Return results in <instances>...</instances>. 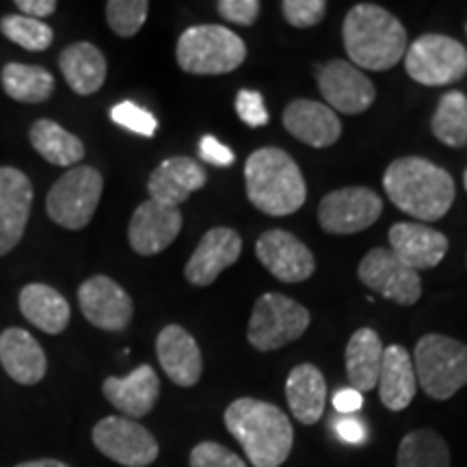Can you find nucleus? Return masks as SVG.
Returning a JSON list of instances; mask_svg holds the SVG:
<instances>
[{
    "mask_svg": "<svg viewBox=\"0 0 467 467\" xmlns=\"http://www.w3.org/2000/svg\"><path fill=\"white\" fill-rule=\"evenodd\" d=\"M379 399L389 411H402L411 405L418 389L416 368L411 355L399 344L383 348L381 372H379Z\"/></svg>",
    "mask_w": 467,
    "mask_h": 467,
    "instance_id": "25",
    "label": "nucleus"
},
{
    "mask_svg": "<svg viewBox=\"0 0 467 467\" xmlns=\"http://www.w3.org/2000/svg\"><path fill=\"white\" fill-rule=\"evenodd\" d=\"M104 191V178L98 169L72 167L52 184L46 197V213L66 230H83L91 223Z\"/></svg>",
    "mask_w": 467,
    "mask_h": 467,
    "instance_id": "7",
    "label": "nucleus"
},
{
    "mask_svg": "<svg viewBox=\"0 0 467 467\" xmlns=\"http://www.w3.org/2000/svg\"><path fill=\"white\" fill-rule=\"evenodd\" d=\"M255 255L268 268L273 277L284 284L306 282L317 271L312 251L295 234L284 230H268L255 243Z\"/></svg>",
    "mask_w": 467,
    "mask_h": 467,
    "instance_id": "14",
    "label": "nucleus"
},
{
    "mask_svg": "<svg viewBox=\"0 0 467 467\" xmlns=\"http://www.w3.org/2000/svg\"><path fill=\"white\" fill-rule=\"evenodd\" d=\"M16 467H69L67 463L57 459H37V461H25V463L16 465Z\"/></svg>",
    "mask_w": 467,
    "mask_h": 467,
    "instance_id": "45",
    "label": "nucleus"
},
{
    "mask_svg": "<svg viewBox=\"0 0 467 467\" xmlns=\"http://www.w3.org/2000/svg\"><path fill=\"white\" fill-rule=\"evenodd\" d=\"M0 33L17 46H22L25 50L31 52H42L50 48L55 33L52 28L42 20H35V17H26L22 14H11L5 16L0 20Z\"/></svg>",
    "mask_w": 467,
    "mask_h": 467,
    "instance_id": "34",
    "label": "nucleus"
},
{
    "mask_svg": "<svg viewBox=\"0 0 467 467\" xmlns=\"http://www.w3.org/2000/svg\"><path fill=\"white\" fill-rule=\"evenodd\" d=\"M58 67L69 89L78 96H93L107 80V58L89 42H76L58 55Z\"/></svg>",
    "mask_w": 467,
    "mask_h": 467,
    "instance_id": "26",
    "label": "nucleus"
},
{
    "mask_svg": "<svg viewBox=\"0 0 467 467\" xmlns=\"http://www.w3.org/2000/svg\"><path fill=\"white\" fill-rule=\"evenodd\" d=\"M325 0H284L282 14L290 26L309 28L317 26L325 17Z\"/></svg>",
    "mask_w": 467,
    "mask_h": 467,
    "instance_id": "38",
    "label": "nucleus"
},
{
    "mask_svg": "<svg viewBox=\"0 0 467 467\" xmlns=\"http://www.w3.org/2000/svg\"><path fill=\"white\" fill-rule=\"evenodd\" d=\"M405 69L416 83L426 87L457 83L467 74V50L446 35H422L407 48Z\"/></svg>",
    "mask_w": 467,
    "mask_h": 467,
    "instance_id": "9",
    "label": "nucleus"
},
{
    "mask_svg": "<svg viewBox=\"0 0 467 467\" xmlns=\"http://www.w3.org/2000/svg\"><path fill=\"white\" fill-rule=\"evenodd\" d=\"M0 83L11 100L25 104L46 102L55 91V78L42 66L7 63L0 72Z\"/></svg>",
    "mask_w": 467,
    "mask_h": 467,
    "instance_id": "31",
    "label": "nucleus"
},
{
    "mask_svg": "<svg viewBox=\"0 0 467 467\" xmlns=\"http://www.w3.org/2000/svg\"><path fill=\"white\" fill-rule=\"evenodd\" d=\"M20 312L44 334L57 336L67 329L72 309L61 292L46 284H28L20 292Z\"/></svg>",
    "mask_w": 467,
    "mask_h": 467,
    "instance_id": "27",
    "label": "nucleus"
},
{
    "mask_svg": "<svg viewBox=\"0 0 467 467\" xmlns=\"http://www.w3.org/2000/svg\"><path fill=\"white\" fill-rule=\"evenodd\" d=\"M33 206V184L25 171L0 167V258L25 236Z\"/></svg>",
    "mask_w": 467,
    "mask_h": 467,
    "instance_id": "16",
    "label": "nucleus"
},
{
    "mask_svg": "<svg viewBox=\"0 0 467 467\" xmlns=\"http://www.w3.org/2000/svg\"><path fill=\"white\" fill-rule=\"evenodd\" d=\"M396 467H451V451L435 431H411L402 437Z\"/></svg>",
    "mask_w": 467,
    "mask_h": 467,
    "instance_id": "32",
    "label": "nucleus"
},
{
    "mask_svg": "<svg viewBox=\"0 0 467 467\" xmlns=\"http://www.w3.org/2000/svg\"><path fill=\"white\" fill-rule=\"evenodd\" d=\"M200 156H202V161H206L214 167H230L234 159H236V156H234V151L227 148V145L221 143L217 137H213V134L202 137Z\"/></svg>",
    "mask_w": 467,
    "mask_h": 467,
    "instance_id": "41",
    "label": "nucleus"
},
{
    "mask_svg": "<svg viewBox=\"0 0 467 467\" xmlns=\"http://www.w3.org/2000/svg\"><path fill=\"white\" fill-rule=\"evenodd\" d=\"M284 126L292 137L312 148H329L342 134L340 117L314 100L290 102L284 110Z\"/></svg>",
    "mask_w": 467,
    "mask_h": 467,
    "instance_id": "24",
    "label": "nucleus"
},
{
    "mask_svg": "<svg viewBox=\"0 0 467 467\" xmlns=\"http://www.w3.org/2000/svg\"><path fill=\"white\" fill-rule=\"evenodd\" d=\"M463 184H465V191H467V169H465V173H463Z\"/></svg>",
    "mask_w": 467,
    "mask_h": 467,
    "instance_id": "46",
    "label": "nucleus"
},
{
    "mask_svg": "<svg viewBox=\"0 0 467 467\" xmlns=\"http://www.w3.org/2000/svg\"><path fill=\"white\" fill-rule=\"evenodd\" d=\"M411 359L418 383L431 399L448 400L467 385V344L454 337L426 334Z\"/></svg>",
    "mask_w": 467,
    "mask_h": 467,
    "instance_id": "6",
    "label": "nucleus"
},
{
    "mask_svg": "<svg viewBox=\"0 0 467 467\" xmlns=\"http://www.w3.org/2000/svg\"><path fill=\"white\" fill-rule=\"evenodd\" d=\"M383 361V342L377 331L358 329L347 344V375L358 392H370L377 388Z\"/></svg>",
    "mask_w": 467,
    "mask_h": 467,
    "instance_id": "29",
    "label": "nucleus"
},
{
    "mask_svg": "<svg viewBox=\"0 0 467 467\" xmlns=\"http://www.w3.org/2000/svg\"><path fill=\"white\" fill-rule=\"evenodd\" d=\"M236 113L244 124L251 128H260L268 124V110L265 107V98L258 91L243 89L236 96Z\"/></svg>",
    "mask_w": 467,
    "mask_h": 467,
    "instance_id": "39",
    "label": "nucleus"
},
{
    "mask_svg": "<svg viewBox=\"0 0 467 467\" xmlns=\"http://www.w3.org/2000/svg\"><path fill=\"white\" fill-rule=\"evenodd\" d=\"M431 130L448 148L467 145V98L461 91L443 93L437 104Z\"/></svg>",
    "mask_w": 467,
    "mask_h": 467,
    "instance_id": "33",
    "label": "nucleus"
},
{
    "mask_svg": "<svg viewBox=\"0 0 467 467\" xmlns=\"http://www.w3.org/2000/svg\"><path fill=\"white\" fill-rule=\"evenodd\" d=\"M225 426L254 467H279L290 457L295 431L282 409L255 399H238L225 409Z\"/></svg>",
    "mask_w": 467,
    "mask_h": 467,
    "instance_id": "2",
    "label": "nucleus"
},
{
    "mask_svg": "<svg viewBox=\"0 0 467 467\" xmlns=\"http://www.w3.org/2000/svg\"><path fill=\"white\" fill-rule=\"evenodd\" d=\"M31 145L50 165L69 167L85 159V143L52 119H37L28 132Z\"/></svg>",
    "mask_w": 467,
    "mask_h": 467,
    "instance_id": "30",
    "label": "nucleus"
},
{
    "mask_svg": "<svg viewBox=\"0 0 467 467\" xmlns=\"http://www.w3.org/2000/svg\"><path fill=\"white\" fill-rule=\"evenodd\" d=\"M102 392L110 405L124 413V418H143L159 400L161 381L154 368L143 364L134 368L128 377H109L102 383Z\"/></svg>",
    "mask_w": 467,
    "mask_h": 467,
    "instance_id": "21",
    "label": "nucleus"
},
{
    "mask_svg": "<svg viewBox=\"0 0 467 467\" xmlns=\"http://www.w3.org/2000/svg\"><path fill=\"white\" fill-rule=\"evenodd\" d=\"M243 238L230 227H213L203 234V238L192 251V255L186 262L184 277L192 285H210L217 282V277L225 268H230L234 262L241 258Z\"/></svg>",
    "mask_w": 467,
    "mask_h": 467,
    "instance_id": "18",
    "label": "nucleus"
},
{
    "mask_svg": "<svg viewBox=\"0 0 467 467\" xmlns=\"http://www.w3.org/2000/svg\"><path fill=\"white\" fill-rule=\"evenodd\" d=\"M383 189L396 208L420 221L446 217L457 195L452 175L420 156L394 161L383 173Z\"/></svg>",
    "mask_w": 467,
    "mask_h": 467,
    "instance_id": "1",
    "label": "nucleus"
},
{
    "mask_svg": "<svg viewBox=\"0 0 467 467\" xmlns=\"http://www.w3.org/2000/svg\"><path fill=\"white\" fill-rule=\"evenodd\" d=\"M389 247L413 271L435 268L448 254V238L422 223H396L389 230Z\"/></svg>",
    "mask_w": 467,
    "mask_h": 467,
    "instance_id": "22",
    "label": "nucleus"
},
{
    "mask_svg": "<svg viewBox=\"0 0 467 467\" xmlns=\"http://www.w3.org/2000/svg\"><path fill=\"white\" fill-rule=\"evenodd\" d=\"M180 230H182L180 208L148 200L134 210L128 225V241L139 255H156L178 238Z\"/></svg>",
    "mask_w": 467,
    "mask_h": 467,
    "instance_id": "17",
    "label": "nucleus"
},
{
    "mask_svg": "<svg viewBox=\"0 0 467 467\" xmlns=\"http://www.w3.org/2000/svg\"><path fill=\"white\" fill-rule=\"evenodd\" d=\"M208 175L200 162L189 156H173L162 161L154 169L148 180L150 200L162 203V206L178 208L184 203L192 192L203 189Z\"/></svg>",
    "mask_w": 467,
    "mask_h": 467,
    "instance_id": "20",
    "label": "nucleus"
},
{
    "mask_svg": "<svg viewBox=\"0 0 467 467\" xmlns=\"http://www.w3.org/2000/svg\"><path fill=\"white\" fill-rule=\"evenodd\" d=\"M110 119L115 121L117 126L126 128L134 134H143V137H154L156 128H159V121L156 117L145 110L143 107L134 102H119L110 109Z\"/></svg>",
    "mask_w": 467,
    "mask_h": 467,
    "instance_id": "36",
    "label": "nucleus"
},
{
    "mask_svg": "<svg viewBox=\"0 0 467 467\" xmlns=\"http://www.w3.org/2000/svg\"><path fill=\"white\" fill-rule=\"evenodd\" d=\"M318 87L331 110L359 115L372 107L377 89L364 72L348 61H329L320 67Z\"/></svg>",
    "mask_w": 467,
    "mask_h": 467,
    "instance_id": "15",
    "label": "nucleus"
},
{
    "mask_svg": "<svg viewBox=\"0 0 467 467\" xmlns=\"http://www.w3.org/2000/svg\"><path fill=\"white\" fill-rule=\"evenodd\" d=\"M93 443L104 457L124 467H148L159 459V441L145 426L124 416H109L93 426Z\"/></svg>",
    "mask_w": 467,
    "mask_h": 467,
    "instance_id": "10",
    "label": "nucleus"
},
{
    "mask_svg": "<svg viewBox=\"0 0 467 467\" xmlns=\"http://www.w3.org/2000/svg\"><path fill=\"white\" fill-rule=\"evenodd\" d=\"M16 7L22 11V16L39 20V17H48L55 14L57 3L55 0H16Z\"/></svg>",
    "mask_w": 467,
    "mask_h": 467,
    "instance_id": "44",
    "label": "nucleus"
},
{
    "mask_svg": "<svg viewBox=\"0 0 467 467\" xmlns=\"http://www.w3.org/2000/svg\"><path fill=\"white\" fill-rule=\"evenodd\" d=\"M156 355L165 375L180 388H192L202 379V350L184 327L167 325L156 337Z\"/></svg>",
    "mask_w": 467,
    "mask_h": 467,
    "instance_id": "19",
    "label": "nucleus"
},
{
    "mask_svg": "<svg viewBox=\"0 0 467 467\" xmlns=\"http://www.w3.org/2000/svg\"><path fill=\"white\" fill-rule=\"evenodd\" d=\"M285 399H288L292 416L301 424H317L323 418L327 400L323 372L312 364L292 368L288 381H285Z\"/></svg>",
    "mask_w": 467,
    "mask_h": 467,
    "instance_id": "28",
    "label": "nucleus"
},
{
    "mask_svg": "<svg viewBox=\"0 0 467 467\" xmlns=\"http://www.w3.org/2000/svg\"><path fill=\"white\" fill-rule=\"evenodd\" d=\"M217 11L230 25L251 26L260 16L258 0H221L217 3Z\"/></svg>",
    "mask_w": 467,
    "mask_h": 467,
    "instance_id": "40",
    "label": "nucleus"
},
{
    "mask_svg": "<svg viewBox=\"0 0 467 467\" xmlns=\"http://www.w3.org/2000/svg\"><path fill=\"white\" fill-rule=\"evenodd\" d=\"M244 191L249 202L268 217H288L307 197L303 173L288 151L260 148L244 162Z\"/></svg>",
    "mask_w": 467,
    "mask_h": 467,
    "instance_id": "4",
    "label": "nucleus"
},
{
    "mask_svg": "<svg viewBox=\"0 0 467 467\" xmlns=\"http://www.w3.org/2000/svg\"><path fill=\"white\" fill-rule=\"evenodd\" d=\"M247 46L227 26L200 25L180 35L175 61L180 69L197 76L230 74L243 66Z\"/></svg>",
    "mask_w": 467,
    "mask_h": 467,
    "instance_id": "5",
    "label": "nucleus"
},
{
    "mask_svg": "<svg viewBox=\"0 0 467 467\" xmlns=\"http://www.w3.org/2000/svg\"><path fill=\"white\" fill-rule=\"evenodd\" d=\"M309 327V312L301 303L279 292H266L251 312L247 340L258 350H277L299 340Z\"/></svg>",
    "mask_w": 467,
    "mask_h": 467,
    "instance_id": "8",
    "label": "nucleus"
},
{
    "mask_svg": "<svg viewBox=\"0 0 467 467\" xmlns=\"http://www.w3.org/2000/svg\"><path fill=\"white\" fill-rule=\"evenodd\" d=\"M148 0H109L107 22L119 37H134L148 20Z\"/></svg>",
    "mask_w": 467,
    "mask_h": 467,
    "instance_id": "35",
    "label": "nucleus"
},
{
    "mask_svg": "<svg viewBox=\"0 0 467 467\" xmlns=\"http://www.w3.org/2000/svg\"><path fill=\"white\" fill-rule=\"evenodd\" d=\"M358 275L368 290L399 306H413L422 296L420 273L396 258L392 249H372L361 260Z\"/></svg>",
    "mask_w": 467,
    "mask_h": 467,
    "instance_id": "12",
    "label": "nucleus"
},
{
    "mask_svg": "<svg viewBox=\"0 0 467 467\" xmlns=\"http://www.w3.org/2000/svg\"><path fill=\"white\" fill-rule=\"evenodd\" d=\"M191 467H247V463L217 441H202L191 451Z\"/></svg>",
    "mask_w": 467,
    "mask_h": 467,
    "instance_id": "37",
    "label": "nucleus"
},
{
    "mask_svg": "<svg viewBox=\"0 0 467 467\" xmlns=\"http://www.w3.org/2000/svg\"><path fill=\"white\" fill-rule=\"evenodd\" d=\"M383 213V200L366 186H347L323 197L318 206L320 227L327 234H358L368 230Z\"/></svg>",
    "mask_w": 467,
    "mask_h": 467,
    "instance_id": "11",
    "label": "nucleus"
},
{
    "mask_svg": "<svg viewBox=\"0 0 467 467\" xmlns=\"http://www.w3.org/2000/svg\"><path fill=\"white\" fill-rule=\"evenodd\" d=\"M344 48L353 66L385 72L407 52V31L396 16L372 3L355 5L344 17Z\"/></svg>",
    "mask_w": 467,
    "mask_h": 467,
    "instance_id": "3",
    "label": "nucleus"
},
{
    "mask_svg": "<svg viewBox=\"0 0 467 467\" xmlns=\"http://www.w3.org/2000/svg\"><path fill=\"white\" fill-rule=\"evenodd\" d=\"M361 405H364V396L358 389L353 388H347V389H340L334 396V409L337 413H342V416H350V413H358Z\"/></svg>",
    "mask_w": 467,
    "mask_h": 467,
    "instance_id": "43",
    "label": "nucleus"
},
{
    "mask_svg": "<svg viewBox=\"0 0 467 467\" xmlns=\"http://www.w3.org/2000/svg\"><path fill=\"white\" fill-rule=\"evenodd\" d=\"M0 364L20 385H37L48 372L42 344L20 327H9L0 334Z\"/></svg>",
    "mask_w": 467,
    "mask_h": 467,
    "instance_id": "23",
    "label": "nucleus"
},
{
    "mask_svg": "<svg viewBox=\"0 0 467 467\" xmlns=\"http://www.w3.org/2000/svg\"><path fill=\"white\" fill-rule=\"evenodd\" d=\"M336 433L340 437L342 441L347 443H364L366 437H368V431L361 420L358 418H350V416H344L340 420H336Z\"/></svg>",
    "mask_w": 467,
    "mask_h": 467,
    "instance_id": "42",
    "label": "nucleus"
},
{
    "mask_svg": "<svg viewBox=\"0 0 467 467\" xmlns=\"http://www.w3.org/2000/svg\"><path fill=\"white\" fill-rule=\"evenodd\" d=\"M78 306L93 327L113 334L124 331L134 314L130 295L107 275H93L80 284Z\"/></svg>",
    "mask_w": 467,
    "mask_h": 467,
    "instance_id": "13",
    "label": "nucleus"
}]
</instances>
